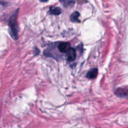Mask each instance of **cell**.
Returning <instances> with one entry per match:
<instances>
[{
  "label": "cell",
  "instance_id": "cell-2",
  "mask_svg": "<svg viewBox=\"0 0 128 128\" xmlns=\"http://www.w3.org/2000/svg\"><path fill=\"white\" fill-rule=\"evenodd\" d=\"M58 48L61 52H62V53L66 52L67 53L71 48L70 46V44L68 42H61L58 45Z\"/></svg>",
  "mask_w": 128,
  "mask_h": 128
},
{
  "label": "cell",
  "instance_id": "cell-3",
  "mask_svg": "<svg viewBox=\"0 0 128 128\" xmlns=\"http://www.w3.org/2000/svg\"><path fill=\"white\" fill-rule=\"evenodd\" d=\"M114 92L118 97L128 99V89H118Z\"/></svg>",
  "mask_w": 128,
  "mask_h": 128
},
{
  "label": "cell",
  "instance_id": "cell-1",
  "mask_svg": "<svg viewBox=\"0 0 128 128\" xmlns=\"http://www.w3.org/2000/svg\"><path fill=\"white\" fill-rule=\"evenodd\" d=\"M18 11H16L11 16L9 21V28L10 33L14 40H16L18 38V25L17 21Z\"/></svg>",
  "mask_w": 128,
  "mask_h": 128
},
{
  "label": "cell",
  "instance_id": "cell-4",
  "mask_svg": "<svg viewBox=\"0 0 128 128\" xmlns=\"http://www.w3.org/2000/svg\"><path fill=\"white\" fill-rule=\"evenodd\" d=\"M76 52L74 49L71 48L67 52V60L70 61H73L76 59Z\"/></svg>",
  "mask_w": 128,
  "mask_h": 128
},
{
  "label": "cell",
  "instance_id": "cell-5",
  "mask_svg": "<svg viewBox=\"0 0 128 128\" xmlns=\"http://www.w3.org/2000/svg\"><path fill=\"white\" fill-rule=\"evenodd\" d=\"M98 75V70L96 68L92 69L87 73L86 77L89 79H94Z\"/></svg>",
  "mask_w": 128,
  "mask_h": 128
},
{
  "label": "cell",
  "instance_id": "cell-6",
  "mask_svg": "<svg viewBox=\"0 0 128 128\" xmlns=\"http://www.w3.org/2000/svg\"><path fill=\"white\" fill-rule=\"evenodd\" d=\"M50 14L53 15H59L61 13V10L58 7H51L50 10Z\"/></svg>",
  "mask_w": 128,
  "mask_h": 128
},
{
  "label": "cell",
  "instance_id": "cell-7",
  "mask_svg": "<svg viewBox=\"0 0 128 128\" xmlns=\"http://www.w3.org/2000/svg\"><path fill=\"white\" fill-rule=\"evenodd\" d=\"M79 16H80V13L78 11H75L71 15L70 20L72 22H79Z\"/></svg>",
  "mask_w": 128,
  "mask_h": 128
},
{
  "label": "cell",
  "instance_id": "cell-9",
  "mask_svg": "<svg viewBox=\"0 0 128 128\" xmlns=\"http://www.w3.org/2000/svg\"><path fill=\"white\" fill-rule=\"evenodd\" d=\"M41 1H42V2H47L48 0H40Z\"/></svg>",
  "mask_w": 128,
  "mask_h": 128
},
{
  "label": "cell",
  "instance_id": "cell-8",
  "mask_svg": "<svg viewBox=\"0 0 128 128\" xmlns=\"http://www.w3.org/2000/svg\"><path fill=\"white\" fill-rule=\"evenodd\" d=\"M59 1H61V2H62V3L63 4V5H65V6H66V5H68V4H70V1H67V0H59Z\"/></svg>",
  "mask_w": 128,
  "mask_h": 128
}]
</instances>
